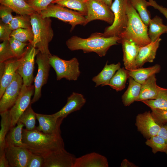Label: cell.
Instances as JSON below:
<instances>
[{"mask_svg":"<svg viewBox=\"0 0 167 167\" xmlns=\"http://www.w3.org/2000/svg\"><path fill=\"white\" fill-rule=\"evenodd\" d=\"M22 135L23 142L25 147L34 154L44 156L64 148L61 134H49L36 129L31 131L23 129Z\"/></svg>","mask_w":167,"mask_h":167,"instance_id":"cell-1","label":"cell"},{"mask_svg":"<svg viewBox=\"0 0 167 167\" xmlns=\"http://www.w3.org/2000/svg\"><path fill=\"white\" fill-rule=\"evenodd\" d=\"M119 36L104 37L101 33L92 34L88 38H84L76 36H71L66 41L70 50H82L84 53L94 52L99 56H104L109 48L117 45L121 40Z\"/></svg>","mask_w":167,"mask_h":167,"instance_id":"cell-2","label":"cell"},{"mask_svg":"<svg viewBox=\"0 0 167 167\" xmlns=\"http://www.w3.org/2000/svg\"><path fill=\"white\" fill-rule=\"evenodd\" d=\"M30 18L34 35L31 45L41 53L51 55L49 46L54 36L51 19L50 18H43L40 14L36 12L30 15Z\"/></svg>","mask_w":167,"mask_h":167,"instance_id":"cell-3","label":"cell"},{"mask_svg":"<svg viewBox=\"0 0 167 167\" xmlns=\"http://www.w3.org/2000/svg\"><path fill=\"white\" fill-rule=\"evenodd\" d=\"M128 22L125 30L118 36L121 39L131 40L140 47L151 41L148 34V26L142 21L137 11L129 0L126 9Z\"/></svg>","mask_w":167,"mask_h":167,"instance_id":"cell-4","label":"cell"},{"mask_svg":"<svg viewBox=\"0 0 167 167\" xmlns=\"http://www.w3.org/2000/svg\"><path fill=\"white\" fill-rule=\"evenodd\" d=\"M40 14L44 18H55L67 23L71 26V32L78 25L84 26L85 21V16L80 13L57 4L51 3Z\"/></svg>","mask_w":167,"mask_h":167,"instance_id":"cell-5","label":"cell"},{"mask_svg":"<svg viewBox=\"0 0 167 167\" xmlns=\"http://www.w3.org/2000/svg\"><path fill=\"white\" fill-rule=\"evenodd\" d=\"M129 0H114L110 8L114 19L113 23L107 27L102 33L104 37L118 36L125 29L128 22L126 9Z\"/></svg>","mask_w":167,"mask_h":167,"instance_id":"cell-6","label":"cell"},{"mask_svg":"<svg viewBox=\"0 0 167 167\" xmlns=\"http://www.w3.org/2000/svg\"><path fill=\"white\" fill-rule=\"evenodd\" d=\"M49 63L55 70L57 80L65 78L69 81H76L80 74L79 63L77 59L73 58L69 60L63 59L58 56L51 55Z\"/></svg>","mask_w":167,"mask_h":167,"instance_id":"cell-7","label":"cell"},{"mask_svg":"<svg viewBox=\"0 0 167 167\" xmlns=\"http://www.w3.org/2000/svg\"><path fill=\"white\" fill-rule=\"evenodd\" d=\"M51 55L39 52L36 56V62L38 66L37 75L34 79V92L31 103L38 101L41 96V90L43 86L46 84L51 65L49 57Z\"/></svg>","mask_w":167,"mask_h":167,"instance_id":"cell-8","label":"cell"},{"mask_svg":"<svg viewBox=\"0 0 167 167\" xmlns=\"http://www.w3.org/2000/svg\"><path fill=\"white\" fill-rule=\"evenodd\" d=\"M87 13L84 26L95 20H100L112 24L114 15L110 7L101 0H89L86 2Z\"/></svg>","mask_w":167,"mask_h":167,"instance_id":"cell-9","label":"cell"},{"mask_svg":"<svg viewBox=\"0 0 167 167\" xmlns=\"http://www.w3.org/2000/svg\"><path fill=\"white\" fill-rule=\"evenodd\" d=\"M34 86L23 84L19 94L13 106L9 110L11 127L17 124L21 115L31 103V97L34 94Z\"/></svg>","mask_w":167,"mask_h":167,"instance_id":"cell-10","label":"cell"},{"mask_svg":"<svg viewBox=\"0 0 167 167\" xmlns=\"http://www.w3.org/2000/svg\"><path fill=\"white\" fill-rule=\"evenodd\" d=\"M39 52L30 45L21 58V62L17 71L22 78L23 84L25 86H31L33 82L35 59Z\"/></svg>","mask_w":167,"mask_h":167,"instance_id":"cell-11","label":"cell"},{"mask_svg":"<svg viewBox=\"0 0 167 167\" xmlns=\"http://www.w3.org/2000/svg\"><path fill=\"white\" fill-rule=\"evenodd\" d=\"M23 84L22 78L16 71L12 81L0 98V113L8 110L13 106L19 94Z\"/></svg>","mask_w":167,"mask_h":167,"instance_id":"cell-12","label":"cell"},{"mask_svg":"<svg viewBox=\"0 0 167 167\" xmlns=\"http://www.w3.org/2000/svg\"><path fill=\"white\" fill-rule=\"evenodd\" d=\"M135 125L138 131L147 139L157 135L161 128L150 111L138 114L136 118Z\"/></svg>","mask_w":167,"mask_h":167,"instance_id":"cell-13","label":"cell"},{"mask_svg":"<svg viewBox=\"0 0 167 167\" xmlns=\"http://www.w3.org/2000/svg\"><path fill=\"white\" fill-rule=\"evenodd\" d=\"M44 157L43 167H73L76 158L64 148L54 151Z\"/></svg>","mask_w":167,"mask_h":167,"instance_id":"cell-14","label":"cell"},{"mask_svg":"<svg viewBox=\"0 0 167 167\" xmlns=\"http://www.w3.org/2000/svg\"><path fill=\"white\" fill-rule=\"evenodd\" d=\"M32 153L25 147L9 146L5 149L6 156L11 167H27Z\"/></svg>","mask_w":167,"mask_h":167,"instance_id":"cell-15","label":"cell"},{"mask_svg":"<svg viewBox=\"0 0 167 167\" xmlns=\"http://www.w3.org/2000/svg\"><path fill=\"white\" fill-rule=\"evenodd\" d=\"M39 125L36 129L49 134H61V125L63 120L57 118L53 114H44L36 113Z\"/></svg>","mask_w":167,"mask_h":167,"instance_id":"cell-16","label":"cell"},{"mask_svg":"<svg viewBox=\"0 0 167 167\" xmlns=\"http://www.w3.org/2000/svg\"><path fill=\"white\" fill-rule=\"evenodd\" d=\"M118 43L122 45L125 68L129 71L136 69V58L140 47L131 40L126 39H121Z\"/></svg>","mask_w":167,"mask_h":167,"instance_id":"cell-17","label":"cell"},{"mask_svg":"<svg viewBox=\"0 0 167 167\" xmlns=\"http://www.w3.org/2000/svg\"><path fill=\"white\" fill-rule=\"evenodd\" d=\"M86 102L81 94L73 92L67 98L66 105L59 111L53 114L57 118L64 119L71 113L81 109Z\"/></svg>","mask_w":167,"mask_h":167,"instance_id":"cell-18","label":"cell"},{"mask_svg":"<svg viewBox=\"0 0 167 167\" xmlns=\"http://www.w3.org/2000/svg\"><path fill=\"white\" fill-rule=\"evenodd\" d=\"M21 61V58L11 59L5 62L4 70L2 74L0 76V98L3 95L6 87L13 79Z\"/></svg>","mask_w":167,"mask_h":167,"instance_id":"cell-19","label":"cell"},{"mask_svg":"<svg viewBox=\"0 0 167 167\" xmlns=\"http://www.w3.org/2000/svg\"><path fill=\"white\" fill-rule=\"evenodd\" d=\"M161 41L159 38L155 42L140 47L136 58V68L141 67L146 62H153Z\"/></svg>","mask_w":167,"mask_h":167,"instance_id":"cell-20","label":"cell"},{"mask_svg":"<svg viewBox=\"0 0 167 167\" xmlns=\"http://www.w3.org/2000/svg\"><path fill=\"white\" fill-rule=\"evenodd\" d=\"M107 158L100 154L92 152L76 158L73 167H108Z\"/></svg>","mask_w":167,"mask_h":167,"instance_id":"cell-21","label":"cell"},{"mask_svg":"<svg viewBox=\"0 0 167 167\" xmlns=\"http://www.w3.org/2000/svg\"><path fill=\"white\" fill-rule=\"evenodd\" d=\"M156 81V75H154L141 84L140 94L136 101L142 102L157 98L160 87L157 85Z\"/></svg>","mask_w":167,"mask_h":167,"instance_id":"cell-22","label":"cell"},{"mask_svg":"<svg viewBox=\"0 0 167 167\" xmlns=\"http://www.w3.org/2000/svg\"><path fill=\"white\" fill-rule=\"evenodd\" d=\"M120 62L108 64L106 62L102 70L92 79L95 87L109 85V81L116 72L121 68Z\"/></svg>","mask_w":167,"mask_h":167,"instance_id":"cell-23","label":"cell"},{"mask_svg":"<svg viewBox=\"0 0 167 167\" xmlns=\"http://www.w3.org/2000/svg\"><path fill=\"white\" fill-rule=\"evenodd\" d=\"M161 66L158 64L147 68H139L129 71L130 77L142 84L150 77L158 73L161 70Z\"/></svg>","mask_w":167,"mask_h":167,"instance_id":"cell-24","label":"cell"},{"mask_svg":"<svg viewBox=\"0 0 167 167\" xmlns=\"http://www.w3.org/2000/svg\"><path fill=\"white\" fill-rule=\"evenodd\" d=\"M17 125L11 127L5 138L6 148L9 146L25 147L23 142L22 131L24 125L18 121Z\"/></svg>","mask_w":167,"mask_h":167,"instance_id":"cell-25","label":"cell"},{"mask_svg":"<svg viewBox=\"0 0 167 167\" xmlns=\"http://www.w3.org/2000/svg\"><path fill=\"white\" fill-rule=\"evenodd\" d=\"M129 79L128 88L122 96V102L125 106H129L136 101L140 93L141 84L131 77Z\"/></svg>","mask_w":167,"mask_h":167,"instance_id":"cell-26","label":"cell"},{"mask_svg":"<svg viewBox=\"0 0 167 167\" xmlns=\"http://www.w3.org/2000/svg\"><path fill=\"white\" fill-rule=\"evenodd\" d=\"M0 3L19 15L30 16L35 12L25 0H0Z\"/></svg>","mask_w":167,"mask_h":167,"instance_id":"cell-27","label":"cell"},{"mask_svg":"<svg viewBox=\"0 0 167 167\" xmlns=\"http://www.w3.org/2000/svg\"><path fill=\"white\" fill-rule=\"evenodd\" d=\"M148 26V34L151 42H155L161 35L167 33V25L164 24L162 18L158 16L151 19Z\"/></svg>","mask_w":167,"mask_h":167,"instance_id":"cell-28","label":"cell"},{"mask_svg":"<svg viewBox=\"0 0 167 167\" xmlns=\"http://www.w3.org/2000/svg\"><path fill=\"white\" fill-rule=\"evenodd\" d=\"M1 116L0 131V155L5 152L6 136L11 127L9 110L0 113Z\"/></svg>","mask_w":167,"mask_h":167,"instance_id":"cell-29","label":"cell"},{"mask_svg":"<svg viewBox=\"0 0 167 167\" xmlns=\"http://www.w3.org/2000/svg\"><path fill=\"white\" fill-rule=\"evenodd\" d=\"M130 77L129 71L124 67L120 68L111 79L108 86L117 91H121L125 88L127 80Z\"/></svg>","mask_w":167,"mask_h":167,"instance_id":"cell-30","label":"cell"},{"mask_svg":"<svg viewBox=\"0 0 167 167\" xmlns=\"http://www.w3.org/2000/svg\"><path fill=\"white\" fill-rule=\"evenodd\" d=\"M142 102L151 109H156L167 111V88L160 87L156 99Z\"/></svg>","mask_w":167,"mask_h":167,"instance_id":"cell-31","label":"cell"},{"mask_svg":"<svg viewBox=\"0 0 167 167\" xmlns=\"http://www.w3.org/2000/svg\"><path fill=\"white\" fill-rule=\"evenodd\" d=\"M52 3L76 11L86 16L87 13L86 2L81 0H55Z\"/></svg>","mask_w":167,"mask_h":167,"instance_id":"cell-32","label":"cell"},{"mask_svg":"<svg viewBox=\"0 0 167 167\" xmlns=\"http://www.w3.org/2000/svg\"><path fill=\"white\" fill-rule=\"evenodd\" d=\"M134 9L138 12L143 23L148 26L151 19L150 15L147 7L149 6L148 1L146 0H129Z\"/></svg>","mask_w":167,"mask_h":167,"instance_id":"cell-33","label":"cell"},{"mask_svg":"<svg viewBox=\"0 0 167 167\" xmlns=\"http://www.w3.org/2000/svg\"><path fill=\"white\" fill-rule=\"evenodd\" d=\"M31 103L27 109L20 116L18 121L22 123L28 131L36 129V113L32 109Z\"/></svg>","mask_w":167,"mask_h":167,"instance_id":"cell-34","label":"cell"},{"mask_svg":"<svg viewBox=\"0 0 167 167\" xmlns=\"http://www.w3.org/2000/svg\"><path fill=\"white\" fill-rule=\"evenodd\" d=\"M145 144L152 148L154 154L161 152L167 154V143L163 138L158 135L147 139Z\"/></svg>","mask_w":167,"mask_h":167,"instance_id":"cell-35","label":"cell"},{"mask_svg":"<svg viewBox=\"0 0 167 167\" xmlns=\"http://www.w3.org/2000/svg\"><path fill=\"white\" fill-rule=\"evenodd\" d=\"M8 26L12 31L20 28L32 29L30 16L19 15L14 16Z\"/></svg>","mask_w":167,"mask_h":167,"instance_id":"cell-36","label":"cell"},{"mask_svg":"<svg viewBox=\"0 0 167 167\" xmlns=\"http://www.w3.org/2000/svg\"><path fill=\"white\" fill-rule=\"evenodd\" d=\"M11 37L24 43L32 42L34 35L32 29L20 28L13 30Z\"/></svg>","mask_w":167,"mask_h":167,"instance_id":"cell-37","label":"cell"},{"mask_svg":"<svg viewBox=\"0 0 167 167\" xmlns=\"http://www.w3.org/2000/svg\"><path fill=\"white\" fill-rule=\"evenodd\" d=\"M8 41L15 58L16 59H19L23 56L27 48L25 47L30 44L22 42L12 37Z\"/></svg>","mask_w":167,"mask_h":167,"instance_id":"cell-38","label":"cell"},{"mask_svg":"<svg viewBox=\"0 0 167 167\" xmlns=\"http://www.w3.org/2000/svg\"><path fill=\"white\" fill-rule=\"evenodd\" d=\"M14 58L9 41H2L0 44V63Z\"/></svg>","mask_w":167,"mask_h":167,"instance_id":"cell-39","label":"cell"},{"mask_svg":"<svg viewBox=\"0 0 167 167\" xmlns=\"http://www.w3.org/2000/svg\"><path fill=\"white\" fill-rule=\"evenodd\" d=\"M35 12L40 13L55 0H25Z\"/></svg>","mask_w":167,"mask_h":167,"instance_id":"cell-40","label":"cell"},{"mask_svg":"<svg viewBox=\"0 0 167 167\" xmlns=\"http://www.w3.org/2000/svg\"><path fill=\"white\" fill-rule=\"evenodd\" d=\"M13 11L10 8L1 4L0 6L1 21L4 24L9 25L14 17L12 15Z\"/></svg>","mask_w":167,"mask_h":167,"instance_id":"cell-41","label":"cell"},{"mask_svg":"<svg viewBox=\"0 0 167 167\" xmlns=\"http://www.w3.org/2000/svg\"><path fill=\"white\" fill-rule=\"evenodd\" d=\"M151 113L156 121L160 126L167 123V111L152 109Z\"/></svg>","mask_w":167,"mask_h":167,"instance_id":"cell-42","label":"cell"},{"mask_svg":"<svg viewBox=\"0 0 167 167\" xmlns=\"http://www.w3.org/2000/svg\"><path fill=\"white\" fill-rule=\"evenodd\" d=\"M44 162V156L32 153L27 167H43Z\"/></svg>","mask_w":167,"mask_h":167,"instance_id":"cell-43","label":"cell"},{"mask_svg":"<svg viewBox=\"0 0 167 167\" xmlns=\"http://www.w3.org/2000/svg\"><path fill=\"white\" fill-rule=\"evenodd\" d=\"M12 31L9 27L8 25L4 24L0 21V40L1 41H8Z\"/></svg>","mask_w":167,"mask_h":167,"instance_id":"cell-44","label":"cell"},{"mask_svg":"<svg viewBox=\"0 0 167 167\" xmlns=\"http://www.w3.org/2000/svg\"><path fill=\"white\" fill-rule=\"evenodd\" d=\"M149 6H152L158 10L167 19V8L158 4L154 0H148Z\"/></svg>","mask_w":167,"mask_h":167,"instance_id":"cell-45","label":"cell"},{"mask_svg":"<svg viewBox=\"0 0 167 167\" xmlns=\"http://www.w3.org/2000/svg\"><path fill=\"white\" fill-rule=\"evenodd\" d=\"M157 135L163 138L167 143V123L161 126Z\"/></svg>","mask_w":167,"mask_h":167,"instance_id":"cell-46","label":"cell"},{"mask_svg":"<svg viewBox=\"0 0 167 167\" xmlns=\"http://www.w3.org/2000/svg\"><path fill=\"white\" fill-rule=\"evenodd\" d=\"M10 165L5 155V152L0 155V167H9Z\"/></svg>","mask_w":167,"mask_h":167,"instance_id":"cell-47","label":"cell"},{"mask_svg":"<svg viewBox=\"0 0 167 167\" xmlns=\"http://www.w3.org/2000/svg\"><path fill=\"white\" fill-rule=\"evenodd\" d=\"M121 167H138L134 163L126 159H124L121 162Z\"/></svg>","mask_w":167,"mask_h":167,"instance_id":"cell-48","label":"cell"},{"mask_svg":"<svg viewBox=\"0 0 167 167\" xmlns=\"http://www.w3.org/2000/svg\"><path fill=\"white\" fill-rule=\"evenodd\" d=\"M109 6H110L112 3V0H101Z\"/></svg>","mask_w":167,"mask_h":167,"instance_id":"cell-49","label":"cell"},{"mask_svg":"<svg viewBox=\"0 0 167 167\" xmlns=\"http://www.w3.org/2000/svg\"><path fill=\"white\" fill-rule=\"evenodd\" d=\"M82 1L85 2H87L89 0H81Z\"/></svg>","mask_w":167,"mask_h":167,"instance_id":"cell-50","label":"cell"}]
</instances>
